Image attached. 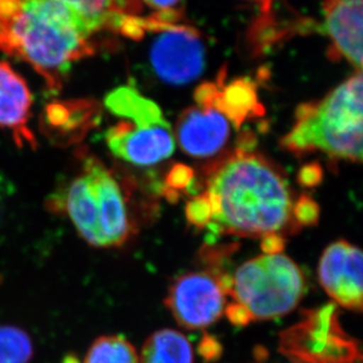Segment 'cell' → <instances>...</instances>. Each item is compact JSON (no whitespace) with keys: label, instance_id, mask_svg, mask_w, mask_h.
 <instances>
[{"label":"cell","instance_id":"cell-12","mask_svg":"<svg viewBox=\"0 0 363 363\" xmlns=\"http://www.w3.org/2000/svg\"><path fill=\"white\" fill-rule=\"evenodd\" d=\"M32 101L24 78L7 62H0V130H11L19 145H35V137L28 127Z\"/></svg>","mask_w":363,"mask_h":363},{"label":"cell","instance_id":"cell-9","mask_svg":"<svg viewBox=\"0 0 363 363\" xmlns=\"http://www.w3.org/2000/svg\"><path fill=\"white\" fill-rule=\"evenodd\" d=\"M319 281L343 308L362 311V252L346 240L330 243L320 259Z\"/></svg>","mask_w":363,"mask_h":363},{"label":"cell","instance_id":"cell-8","mask_svg":"<svg viewBox=\"0 0 363 363\" xmlns=\"http://www.w3.org/2000/svg\"><path fill=\"white\" fill-rule=\"evenodd\" d=\"M164 302L175 321L184 328H206L225 312L226 288L214 275L191 272L175 280Z\"/></svg>","mask_w":363,"mask_h":363},{"label":"cell","instance_id":"cell-20","mask_svg":"<svg viewBox=\"0 0 363 363\" xmlns=\"http://www.w3.org/2000/svg\"><path fill=\"white\" fill-rule=\"evenodd\" d=\"M192 171L189 168L179 164L178 167H174V169L171 172V174L168 177V182L174 189H184L192 182Z\"/></svg>","mask_w":363,"mask_h":363},{"label":"cell","instance_id":"cell-21","mask_svg":"<svg viewBox=\"0 0 363 363\" xmlns=\"http://www.w3.org/2000/svg\"><path fill=\"white\" fill-rule=\"evenodd\" d=\"M321 179V169L315 164H309L301 172V180L303 185H315L316 182Z\"/></svg>","mask_w":363,"mask_h":363},{"label":"cell","instance_id":"cell-16","mask_svg":"<svg viewBox=\"0 0 363 363\" xmlns=\"http://www.w3.org/2000/svg\"><path fill=\"white\" fill-rule=\"evenodd\" d=\"M82 363H139V355L123 336L104 335L93 341Z\"/></svg>","mask_w":363,"mask_h":363},{"label":"cell","instance_id":"cell-7","mask_svg":"<svg viewBox=\"0 0 363 363\" xmlns=\"http://www.w3.org/2000/svg\"><path fill=\"white\" fill-rule=\"evenodd\" d=\"M152 43V67L162 82L186 85L198 79L205 69V46L196 28L162 24Z\"/></svg>","mask_w":363,"mask_h":363},{"label":"cell","instance_id":"cell-17","mask_svg":"<svg viewBox=\"0 0 363 363\" xmlns=\"http://www.w3.org/2000/svg\"><path fill=\"white\" fill-rule=\"evenodd\" d=\"M35 345L28 332L17 325H0V363H30Z\"/></svg>","mask_w":363,"mask_h":363},{"label":"cell","instance_id":"cell-11","mask_svg":"<svg viewBox=\"0 0 363 363\" xmlns=\"http://www.w3.org/2000/svg\"><path fill=\"white\" fill-rule=\"evenodd\" d=\"M362 3L363 0H325L323 1V33L330 39L328 55L340 58L361 71L362 67Z\"/></svg>","mask_w":363,"mask_h":363},{"label":"cell","instance_id":"cell-14","mask_svg":"<svg viewBox=\"0 0 363 363\" xmlns=\"http://www.w3.org/2000/svg\"><path fill=\"white\" fill-rule=\"evenodd\" d=\"M74 11L94 33L104 28L123 33L134 17H139L140 0H58Z\"/></svg>","mask_w":363,"mask_h":363},{"label":"cell","instance_id":"cell-10","mask_svg":"<svg viewBox=\"0 0 363 363\" xmlns=\"http://www.w3.org/2000/svg\"><path fill=\"white\" fill-rule=\"evenodd\" d=\"M230 121L212 104H198L184 111L175 126L179 146L194 158H211L228 143Z\"/></svg>","mask_w":363,"mask_h":363},{"label":"cell","instance_id":"cell-5","mask_svg":"<svg viewBox=\"0 0 363 363\" xmlns=\"http://www.w3.org/2000/svg\"><path fill=\"white\" fill-rule=\"evenodd\" d=\"M105 105L123 119L105 135L116 157L137 166H152L174 153V133L153 100L133 87L123 86L107 94Z\"/></svg>","mask_w":363,"mask_h":363},{"label":"cell","instance_id":"cell-19","mask_svg":"<svg viewBox=\"0 0 363 363\" xmlns=\"http://www.w3.org/2000/svg\"><path fill=\"white\" fill-rule=\"evenodd\" d=\"M294 216L300 225L314 223L318 218V206L308 198H301L295 205Z\"/></svg>","mask_w":363,"mask_h":363},{"label":"cell","instance_id":"cell-1","mask_svg":"<svg viewBox=\"0 0 363 363\" xmlns=\"http://www.w3.org/2000/svg\"><path fill=\"white\" fill-rule=\"evenodd\" d=\"M199 196L207 209L206 227L239 237L278 235L291 223L293 193L281 169L245 148L209 166Z\"/></svg>","mask_w":363,"mask_h":363},{"label":"cell","instance_id":"cell-6","mask_svg":"<svg viewBox=\"0 0 363 363\" xmlns=\"http://www.w3.org/2000/svg\"><path fill=\"white\" fill-rule=\"evenodd\" d=\"M228 289L250 320H273L293 312L306 291L305 277L291 257L264 253L237 268Z\"/></svg>","mask_w":363,"mask_h":363},{"label":"cell","instance_id":"cell-18","mask_svg":"<svg viewBox=\"0 0 363 363\" xmlns=\"http://www.w3.org/2000/svg\"><path fill=\"white\" fill-rule=\"evenodd\" d=\"M155 11L152 17L164 24H178L184 13V0H140Z\"/></svg>","mask_w":363,"mask_h":363},{"label":"cell","instance_id":"cell-22","mask_svg":"<svg viewBox=\"0 0 363 363\" xmlns=\"http://www.w3.org/2000/svg\"><path fill=\"white\" fill-rule=\"evenodd\" d=\"M245 1L255 4L260 9V12L264 16H268V14L271 13L273 4H274V0H245Z\"/></svg>","mask_w":363,"mask_h":363},{"label":"cell","instance_id":"cell-15","mask_svg":"<svg viewBox=\"0 0 363 363\" xmlns=\"http://www.w3.org/2000/svg\"><path fill=\"white\" fill-rule=\"evenodd\" d=\"M192 345L182 333L164 328L153 333L141 348L139 363H193Z\"/></svg>","mask_w":363,"mask_h":363},{"label":"cell","instance_id":"cell-4","mask_svg":"<svg viewBox=\"0 0 363 363\" xmlns=\"http://www.w3.org/2000/svg\"><path fill=\"white\" fill-rule=\"evenodd\" d=\"M50 206L53 212L69 216L89 246L118 248L132 234L126 198L119 182L93 157L84 162L82 174L52 196Z\"/></svg>","mask_w":363,"mask_h":363},{"label":"cell","instance_id":"cell-3","mask_svg":"<svg viewBox=\"0 0 363 363\" xmlns=\"http://www.w3.org/2000/svg\"><path fill=\"white\" fill-rule=\"evenodd\" d=\"M362 72L337 86L323 99L302 104L281 146L296 155L321 152L334 160H362Z\"/></svg>","mask_w":363,"mask_h":363},{"label":"cell","instance_id":"cell-13","mask_svg":"<svg viewBox=\"0 0 363 363\" xmlns=\"http://www.w3.org/2000/svg\"><path fill=\"white\" fill-rule=\"evenodd\" d=\"M225 73L219 82H206L196 89V104H212L239 128L247 118L260 116L264 110L257 100V89L250 79L234 80L223 85Z\"/></svg>","mask_w":363,"mask_h":363},{"label":"cell","instance_id":"cell-2","mask_svg":"<svg viewBox=\"0 0 363 363\" xmlns=\"http://www.w3.org/2000/svg\"><path fill=\"white\" fill-rule=\"evenodd\" d=\"M93 32L58 0H0V50L28 62L52 91L73 62L92 53Z\"/></svg>","mask_w":363,"mask_h":363}]
</instances>
